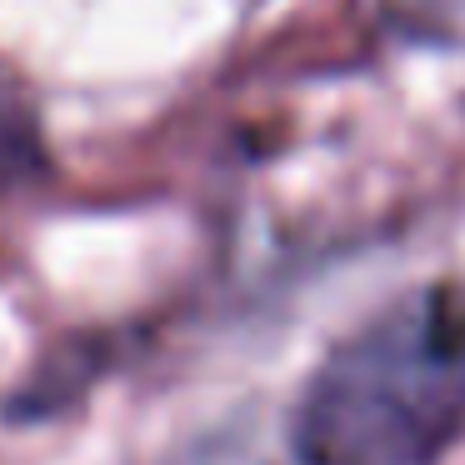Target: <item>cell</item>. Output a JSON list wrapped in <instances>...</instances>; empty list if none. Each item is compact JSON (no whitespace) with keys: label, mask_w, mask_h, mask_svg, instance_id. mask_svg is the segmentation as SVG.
Segmentation results:
<instances>
[{"label":"cell","mask_w":465,"mask_h":465,"mask_svg":"<svg viewBox=\"0 0 465 465\" xmlns=\"http://www.w3.org/2000/svg\"><path fill=\"white\" fill-rule=\"evenodd\" d=\"M45 171L41 121L11 75H0V195L31 185Z\"/></svg>","instance_id":"cell-2"},{"label":"cell","mask_w":465,"mask_h":465,"mask_svg":"<svg viewBox=\"0 0 465 465\" xmlns=\"http://www.w3.org/2000/svg\"><path fill=\"white\" fill-rule=\"evenodd\" d=\"M175 465H241L231 450H191V455H181Z\"/></svg>","instance_id":"cell-3"},{"label":"cell","mask_w":465,"mask_h":465,"mask_svg":"<svg viewBox=\"0 0 465 465\" xmlns=\"http://www.w3.org/2000/svg\"><path fill=\"white\" fill-rule=\"evenodd\" d=\"M465 435V285H420L345 335L291 420L301 465H435Z\"/></svg>","instance_id":"cell-1"}]
</instances>
